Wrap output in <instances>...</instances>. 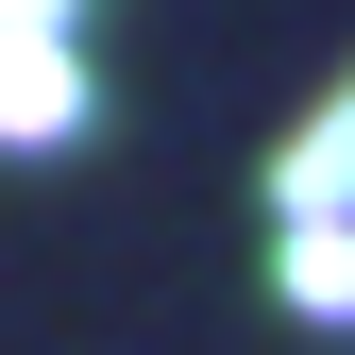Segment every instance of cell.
Returning a JSON list of instances; mask_svg holds the SVG:
<instances>
[{"label": "cell", "mask_w": 355, "mask_h": 355, "mask_svg": "<svg viewBox=\"0 0 355 355\" xmlns=\"http://www.w3.org/2000/svg\"><path fill=\"white\" fill-rule=\"evenodd\" d=\"M68 119H85V68H68V34H0V136H68Z\"/></svg>", "instance_id": "obj_1"}, {"label": "cell", "mask_w": 355, "mask_h": 355, "mask_svg": "<svg viewBox=\"0 0 355 355\" xmlns=\"http://www.w3.org/2000/svg\"><path fill=\"white\" fill-rule=\"evenodd\" d=\"M0 34H68V0H0Z\"/></svg>", "instance_id": "obj_3"}, {"label": "cell", "mask_w": 355, "mask_h": 355, "mask_svg": "<svg viewBox=\"0 0 355 355\" xmlns=\"http://www.w3.org/2000/svg\"><path fill=\"white\" fill-rule=\"evenodd\" d=\"M288 304L355 322V237H338V220H304V237H288Z\"/></svg>", "instance_id": "obj_2"}]
</instances>
